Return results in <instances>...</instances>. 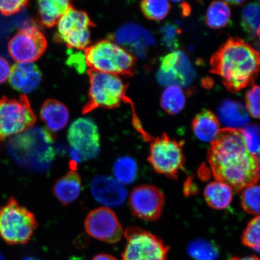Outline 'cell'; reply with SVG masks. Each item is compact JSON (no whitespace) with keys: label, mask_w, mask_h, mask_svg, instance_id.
Masks as SVG:
<instances>
[{"label":"cell","mask_w":260,"mask_h":260,"mask_svg":"<svg viewBox=\"0 0 260 260\" xmlns=\"http://www.w3.org/2000/svg\"><path fill=\"white\" fill-rule=\"evenodd\" d=\"M208 161L216 180L236 193L258 183L259 159L247 148L240 129H220L211 143Z\"/></svg>","instance_id":"6da1fadb"},{"label":"cell","mask_w":260,"mask_h":260,"mask_svg":"<svg viewBox=\"0 0 260 260\" xmlns=\"http://www.w3.org/2000/svg\"><path fill=\"white\" fill-rule=\"evenodd\" d=\"M211 72L218 75L230 92H237L251 84L259 72V53L239 38H230L210 60Z\"/></svg>","instance_id":"7a4b0ae2"},{"label":"cell","mask_w":260,"mask_h":260,"mask_svg":"<svg viewBox=\"0 0 260 260\" xmlns=\"http://www.w3.org/2000/svg\"><path fill=\"white\" fill-rule=\"evenodd\" d=\"M12 157L28 170L42 172L51 167L55 157L51 133L41 126H34L14 136L9 142Z\"/></svg>","instance_id":"3957f363"},{"label":"cell","mask_w":260,"mask_h":260,"mask_svg":"<svg viewBox=\"0 0 260 260\" xmlns=\"http://www.w3.org/2000/svg\"><path fill=\"white\" fill-rule=\"evenodd\" d=\"M85 54L87 64L93 71L119 76L132 75L135 70V56L112 41L97 42L87 48Z\"/></svg>","instance_id":"277c9868"},{"label":"cell","mask_w":260,"mask_h":260,"mask_svg":"<svg viewBox=\"0 0 260 260\" xmlns=\"http://www.w3.org/2000/svg\"><path fill=\"white\" fill-rule=\"evenodd\" d=\"M38 226L31 211L11 198L0 207V236L10 245H24Z\"/></svg>","instance_id":"5b68a950"},{"label":"cell","mask_w":260,"mask_h":260,"mask_svg":"<svg viewBox=\"0 0 260 260\" xmlns=\"http://www.w3.org/2000/svg\"><path fill=\"white\" fill-rule=\"evenodd\" d=\"M183 145V142L175 141L166 134L153 139L149 146L148 161L154 171L177 179L185 165Z\"/></svg>","instance_id":"8992f818"},{"label":"cell","mask_w":260,"mask_h":260,"mask_svg":"<svg viewBox=\"0 0 260 260\" xmlns=\"http://www.w3.org/2000/svg\"><path fill=\"white\" fill-rule=\"evenodd\" d=\"M125 236L122 260H167L170 248L157 236L138 227L128 228Z\"/></svg>","instance_id":"52a82bcc"},{"label":"cell","mask_w":260,"mask_h":260,"mask_svg":"<svg viewBox=\"0 0 260 260\" xmlns=\"http://www.w3.org/2000/svg\"><path fill=\"white\" fill-rule=\"evenodd\" d=\"M35 121V114L25 98L0 99V140L20 134Z\"/></svg>","instance_id":"ba28073f"},{"label":"cell","mask_w":260,"mask_h":260,"mask_svg":"<svg viewBox=\"0 0 260 260\" xmlns=\"http://www.w3.org/2000/svg\"><path fill=\"white\" fill-rule=\"evenodd\" d=\"M125 85L116 75L92 71L90 75L89 99L96 107L113 108L124 99Z\"/></svg>","instance_id":"9c48e42d"},{"label":"cell","mask_w":260,"mask_h":260,"mask_svg":"<svg viewBox=\"0 0 260 260\" xmlns=\"http://www.w3.org/2000/svg\"><path fill=\"white\" fill-rule=\"evenodd\" d=\"M91 24L85 12L71 8L56 24L58 38L71 49L83 50L90 44Z\"/></svg>","instance_id":"30bf717a"},{"label":"cell","mask_w":260,"mask_h":260,"mask_svg":"<svg viewBox=\"0 0 260 260\" xmlns=\"http://www.w3.org/2000/svg\"><path fill=\"white\" fill-rule=\"evenodd\" d=\"M71 147L84 160H92L100 152V136L95 121L88 117H81L71 123L68 132Z\"/></svg>","instance_id":"8fae6325"},{"label":"cell","mask_w":260,"mask_h":260,"mask_svg":"<svg viewBox=\"0 0 260 260\" xmlns=\"http://www.w3.org/2000/svg\"><path fill=\"white\" fill-rule=\"evenodd\" d=\"M46 47L44 35L32 26L16 32L9 41L8 50L10 56L16 63H34L44 53Z\"/></svg>","instance_id":"7c38bea8"},{"label":"cell","mask_w":260,"mask_h":260,"mask_svg":"<svg viewBox=\"0 0 260 260\" xmlns=\"http://www.w3.org/2000/svg\"><path fill=\"white\" fill-rule=\"evenodd\" d=\"M86 232L100 241L115 243L123 235L122 227L115 213L107 207L91 211L84 222Z\"/></svg>","instance_id":"4fadbf2b"},{"label":"cell","mask_w":260,"mask_h":260,"mask_svg":"<svg viewBox=\"0 0 260 260\" xmlns=\"http://www.w3.org/2000/svg\"><path fill=\"white\" fill-rule=\"evenodd\" d=\"M129 203L134 216L143 220L154 221L161 215L165 196L157 187L151 185H142L133 190Z\"/></svg>","instance_id":"5bb4252c"},{"label":"cell","mask_w":260,"mask_h":260,"mask_svg":"<svg viewBox=\"0 0 260 260\" xmlns=\"http://www.w3.org/2000/svg\"><path fill=\"white\" fill-rule=\"evenodd\" d=\"M194 77L189 60L181 51H174L162 58L157 73L158 82L162 85L185 87L189 85Z\"/></svg>","instance_id":"9a60e30c"},{"label":"cell","mask_w":260,"mask_h":260,"mask_svg":"<svg viewBox=\"0 0 260 260\" xmlns=\"http://www.w3.org/2000/svg\"><path fill=\"white\" fill-rule=\"evenodd\" d=\"M114 42L129 50L139 57L146 56V50L155 44V39L150 31L142 25L128 23L121 26L114 34Z\"/></svg>","instance_id":"2e32d148"},{"label":"cell","mask_w":260,"mask_h":260,"mask_svg":"<svg viewBox=\"0 0 260 260\" xmlns=\"http://www.w3.org/2000/svg\"><path fill=\"white\" fill-rule=\"evenodd\" d=\"M90 190L97 202L107 208L120 207L127 198V191L123 185L106 175H97L93 178Z\"/></svg>","instance_id":"e0dca14e"},{"label":"cell","mask_w":260,"mask_h":260,"mask_svg":"<svg viewBox=\"0 0 260 260\" xmlns=\"http://www.w3.org/2000/svg\"><path fill=\"white\" fill-rule=\"evenodd\" d=\"M9 83L19 92L30 93L40 86L42 74L35 63H18L12 67Z\"/></svg>","instance_id":"ac0fdd59"},{"label":"cell","mask_w":260,"mask_h":260,"mask_svg":"<svg viewBox=\"0 0 260 260\" xmlns=\"http://www.w3.org/2000/svg\"><path fill=\"white\" fill-rule=\"evenodd\" d=\"M41 119L50 132L61 131L70 121V113L63 104L57 101L45 102L40 110Z\"/></svg>","instance_id":"d6986e66"},{"label":"cell","mask_w":260,"mask_h":260,"mask_svg":"<svg viewBox=\"0 0 260 260\" xmlns=\"http://www.w3.org/2000/svg\"><path fill=\"white\" fill-rule=\"evenodd\" d=\"M81 190V177L73 168L64 176L58 179L53 188L54 196L64 206L76 201L80 196Z\"/></svg>","instance_id":"ffe728a7"},{"label":"cell","mask_w":260,"mask_h":260,"mask_svg":"<svg viewBox=\"0 0 260 260\" xmlns=\"http://www.w3.org/2000/svg\"><path fill=\"white\" fill-rule=\"evenodd\" d=\"M218 115L221 122L226 128L242 129L249 122L248 111L242 104L232 100H225L218 108Z\"/></svg>","instance_id":"44dd1931"},{"label":"cell","mask_w":260,"mask_h":260,"mask_svg":"<svg viewBox=\"0 0 260 260\" xmlns=\"http://www.w3.org/2000/svg\"><path fill=\"white\" fill-rule=\"evenodd\" d=\"M192 129L195 136L200 141L212 142L220 130L219 119L209 110H203L194 117Z\"/></svg>","instance_id":"7402d4cb"},{"label":"cell","mask_w":260,"mask_h":260,"mask_svg":"<svg viewBox=\"0 0 260 260\" xmlns=\"http://www.w3.org/2000/svg\"><path fill=\"white\" fill-rule=\"evenodd\" d=\"M204 195L210 207L216 210H223L232 203L233 191L229 185L216 180L207 185Z\"/></svg>","instance_id":"603a6c76"},{"label":"cell","mask_w":260,"mask_h":260,"mask_svg":"<svg viewBox=\"0 0 260 260\" xmlns=\"http://www.w3.org/2000/svg\"><path fill=\"white\" fill-rule=\"evenodd\" d=\"M71 8L70 2L67 0H42L38 3L39 18L42 24L51 27Z\"/></svg>","instance_id":"cb8c5ba5"},{"label":"cell","mask_w":260,"mask_h":260,"mask_svg":"<svg viewBox=\"0 0 260 260\" xmlns=\"http://www.w3.org/2000/svg\"><path fill=\"white\" fill-rule=\"evenodd\" d=\"M160 104L162 108L171 115L180 113L186 104L183 90L180 87L168 86L162 93Z\"/></svg>","instance_id":"d4e9b609"},{"label":"cell","mask_w":260,"mask_h":260,"mask_svg":"<svg viewBox=\"0 0 260 260\" xmlns=\"http://www.w3.org/2000/svg\"><path fill=\"white\" fill-rule=\"evenodd\" d=\"M187 252L194 260H217L219 256L216 244L204 239L194 240L188 243Z\"/></svg>","instance_id":"484cf974"},{"label":"cell","mask_w":260,"mask_h":260,"mask_svg":"<svg viewBox=\"0 0 260 260\" xmlns=\"http://www.w3.org/2000/svg\"><path fill=\"white\" fill-rule=\"evenodd\" d=\"M230 18L229 5L225 2H214L208 8L206 21L210 28L219 29L229 23Z\"/></svg>","instance_id":"4316f807"},{"label":"cell","mask_w":260,"mask_h":260,"mask_svg":"<svg viewBox=\"0 0 260 260\" xmlns=\"http://www.w3.org/2000/svg\"><path fill=\"white\" fill-rule=\"evenodd\" d=\"M137 165L134 159L126 156L117 159L113 167L115 180L121 184L133 183L137 175Z\"/></svg>","instance_id":"83f0119b"},{"label":"cell","mask_w":260,"mask_h":260,"mask_svg":"<svg viewBox=\"0 0 260 260\" xmlns=\"http://www.w3.org/2000/svg\"><path fill=\"white\" fill-rule=\"evenodd\" d=\"M242 25L251 37L258 39L259 34V5L252 3L244 8L242 15Z\"/></svg>","instance_id":"f1b7e54d"},{"label":"cell","mask_w":260,"mask_h":260,"mask_svg":"<svg viewBox=\"0 0 260 260\" xmlns=\"http://www.w3.org/2000/svg\"><path fill=\"white\" fill-rule=\"evenodd\" d=\"M141 8L148 19L160 21L168 15L171 5L170 3L165 0H145L141 2Z\"/></svg>","instance_id":"f546056e"},{"label":"cell","mask_w":260,"mask_h":260,"mask_svg":"<svg viewBox=\"0 0 260 260\" xmlns=\"http://www.w3.org/2000/svg\"><path fill=\"white\" fill-rule=\"evenodd\" d=\"M260 191L258 184L244 188L241 196V204L244 210L253 215L259 216Z\"/></svg>","instance_id":"4dcf8cb0"},{"label":"cell","mask_w":260,"mask_h":260,"mask_svg":"<svg viewBox=\"0 0 260 260\" xmlns=\"http://www.w3.org/2000/svg\"><path fill=\"white\" fill-rule=\"evenodd\" d=\"M259 223V216H256L250 221L242 237L243 245L257 252L259 251L260 245Z\"/></svg>","instance_id":"1f68e13d"},{"label":"cell","mask_w":260,"mask_h":260,"mask_svg":"<svg viewBox=\"0 0 260 260\" xmlns=\"http://www.w3.org/2000/svg\"><path fill=\"white\" fill-rule=\"evenodd\" d=\"M240 129H241L244 142L249 151L253 155L259 157V128L258 125H248Z\"/></svg>","instance_id":"d6a6232c"},{"label":"cell","mask_w":260,"mask_h":260,"mask_svg":"<svg viewBox=\"0 0 260 260\" xmlns=\"http://www.w3.org/2000/svg\"><path fill=\"white\" fill-rule=\"evenodd\" d=\"M68 65L74 68L77 71V73H85L88 64H87L86 54L81 52V50L70 49L68 51Z\"/></svg>","instance_id":"836d02e7"},{"label":"cell","mask_w":260,"mask_h":260,"mask_svg":"<svg viewBox=\"0 0 260 260\" xmlns=\"http://www.w3.org/2000/svg\"><path fill=\"white\" fill-rule=\"evenodd\" d=\"M246 110L253 118L259 117V87L253 86L246 95Z\"/></svg>","instance_id":"e575fe53"},{"label":"cell","mask_w":260,"mask_h":260,"mask_svg":"<svg viewBox=\"0 0 260 260\" xmlns=\"http://www.w3.org/2000/svg\"><path fill=\"white\" fill-rule=\"evenodd\" d=\"M162 35V41L165 45L171 49L178 47V35H180V29L177 26L167 24L161 28Z\"/></svg>","instance_id":"d590c367"},{"label":"cell","mask_w":260,"mask_h":260,"mask_svg":"<svg viewBox=\"0 0 260 260\" xmlns=\"http://www.w3.org/2000/svg\"><path fill=\"white\" fill-rule=\"evenodd\" d=\"M27 3L23 0L0 1V13L4 15H14L23 9Z\"/></svg>","instance_id":"8d00e7d4"},{"label":"cell","mask_w":260,"mask_h":260,"mask_svg":"<svg viewBox=\"0 0 260 260\" xmlns=\"http://www.w3.org/2000/svg\"><path fill=\"white\" fill-rule=\"evenodd\" d=\"M11 70L12 67L8 60L0 56V84L5 83L9 80Z\"/></svg>","instance_id":"74e56055"},{"label":"cell","mask_w":260,"mask_h":260,"mask_svg":"<svg viewBox=\"0 0 260 260\" xmlns=\"http://www.w3.org/2000/svg\"><path fill=\"white\" fill-rule=\"evenodd\" d=\"M92 260H118L112 255L102 253V254L97 255Z\"/></svg>","instance_id":"f35d334b"},{"label":"cell","mask_w":260,"mask_h":260,"mask_svg":"<svg viewBox=\"0 0 260 260\" xmlns=\"http://www.w3.org/2000/svg\"><path fill=\"white\" fill-rule=\"evenodd\" d=\"M231 260H259L257 256L255 255L245 256V257H234Z\"/></svg>","instance_id":"ab89813d"},{"label":"cell","mask_w":260,"mask_h":260,"mask_svg":"<svg viewBox=\"0 0 260 260\" xmlns=\"http://www.w3.org/2000/svg\"><path fill=\"white\" fill-rule=\"evenodd\" d=\"M227 4L233 5H242L244 3L243 1H230L226 2Z\"/></svg>","instance_id":"60d3db41"},{"label":"cell","mask_w":260,"mask_h":260,"mask_svg":"<svg viewBox=\"0 0 260 260\" xmlns=\"http://www.w3.org/2000/svg\"><path fill=\"white\" fill-rule=\"evenodd\" d=\"M22 260H40L38 259H36L35 258H31V257H25Z\"/></svg>","instance_id":"b9f144b4"},{"label":"cell","mask_w":260,"mask_h":260,"mask_svg":"<svg viewBox=\"0 0 260 260\" xmlns=\"http://www.w3.org/2000/svg\"><path fill=\"white\" fill-rule=\"evenodd\" d=\"M0 260H5L4 256H3L1 252H0Z\"/></svg>","instance_id":"7bdbcfd3"}]
</instances>
